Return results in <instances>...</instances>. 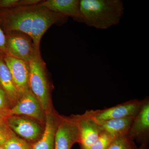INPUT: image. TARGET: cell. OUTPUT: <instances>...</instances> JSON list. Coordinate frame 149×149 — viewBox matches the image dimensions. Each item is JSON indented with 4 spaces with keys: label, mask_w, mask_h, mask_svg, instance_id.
<instances>
[{
    "label": "cell",
    "mask_w": 149,
    "mask_h": 149,
    "mask_svg": "<svg viewBox=\"0 0 149 149\" xmlns=\"http://www.w3.org/2000/svg\"><path fill=\"white\" fill-rule=\"evenodd\" d=\"M68 18L37 5L0 9V24L4 32L17 31L29 35L39 52L41 39L49 28L64 24Z\"/></svg>",
    "instance_id": "obj_1"
},
{
    "label": "cell",
    "mask_w": 149,
    "mask_h": 149,
    "mask_svg": "<svg viewBox=\"0 0 149 149\" xmlns=\"http://www.w3.org/2000/svg\"><path fill=\"white\" fill-rule=\"evenodd\" d=\"M6 121L17 136L31 143L38 141L44 132L45 125L27 116H9Z\"/></svg>",
    "instance_id": "obj_5"
},
{
    "label": "cell",
    "mask_w": 149,
    "mask_h": 149,
    "mask_svg": "<svg viewBox=\"0 0 149 149\" xmlns=\"http://www.w3.org/2000/svg\"><path fill=\"white\" fill-rule=\"evenodd\" d=\"M0 87L5 92L13 107L20 100L21 94L16 88L7 65L0 56Z\"/></svg>",
    "instance_id": "obj_14"
},
{
    "label": "cell",
    "mask_w": 149,
    "mask_h": 149,
    "mask_svg": "<svg viewBox=\"0 0 149 149\" xmlns=\"http://www.w3.org/2000/svg\"><path fill=\"white\" fill-rule=\"evenodd\" d=\"M106 149H138V148L127 135L113 139Z\"/></svg>",
    "instance_id": "obj_16"
},
{
    "label": "cell",
    "mask_w": 149,
    "mask_h": 149,
    "mask_svg": "<svg viewBox=\"0 0 149 149\" xmlns=\"http://www.w3.org/2000/svg\"><path fill=\"white\" fill-rule=\"evenodd\" d=\"M3 59L9 70L15 84L22 96L29 89V63L8 55L4 56Z\"/></svg>",
    "instance_id": "obj_11"
},
{
    "label": "cell",
    "mask_w": 149,
    "mask_h": 149,
    "mask_svg": "<svg viewBox=\"0 0 149 149\" xmlns=\"http://www.w3.org/2000/svg\"><path fill=\"white\" fill-rule=\"evenodd\" d=\"M80 9L83 23L105 29L120 22L124 8L121 0H81Z\"/></svg>",
    "instance_id": "obj_2"
},
{
    "label": "cell",
    "mask_w": 149,
    "mask_h": 149,
    "mask_svg": "<svg viewBox=\"0 0 149 149\" xmlns=\"http://www.w3.org/2000/svg\"><path fill=\"white\" fill-rule=\"evenodd\" d=\"M79 133L80 149H89L98 138L102 130L99 124L91 118L86 112L74 115Z\"/></svg>",
    "instance_id": "obj_10"
},
{
    "label": "cell",
    "mask_w": 149,
    "mask_h": 149,
    "mask_svg": "<svg viewBox=\"0 0 149 149\" xmlns=\"http://www.w3.org/2000/svg\"><path fill=\"white\" fill-rule=\"evenodd\" d=\"M143 100H130L102 109L91 110L86 113L98 124L107 120L135 116L141 108Z\"/></svg>",
    "instance_id": "obj_6"
},
{
    "label": "cell",
    "mask_w": 149,
    "mask_h": 149,
    "mask_svg": "<svg viewBox=\"0 0 149 149\" xmlns=\"http://www.w3.org/2000/svg\"><path fill=\"white\" fill-rule=\"evenodd\" d=\"M0 149H6L5 148H4V147L2 146H1L0 147Z\"/></svg>",
    "instance_id": "obj_25"
},
{
    "label": "cell",
    "mask_w": 149,
    "mask_h": 149,
    "mask_svg": "<svg viewBox=\"0 0 149 149\" xmlns=\"http://www.w3.org/2000/svg\"><path fill=\"white\" fill-rule=\"evenodd\" d=\"M79 133L74 115H58L55 136V149H71L79 143Z\"/></svg>",
    "instance_id": "obj_7"
},
{
    "label": "cell",
    "mask_w": 149,
    "mask_h": 149,
    "mask_svg": "<svg viewBox=\"0 0 149 149\" xmlns=\"http://www.w3.org/2000/svg\"><path fill=\"white\" fill-rule=\"evenodd\" d=\"M37 5L54 12L72 17L78 22H83L79 0H47L42 1Z\"/></svg>",
    "instance_id": "obj_12"
},
{
    "label": "cell",
    "mask_w": 149,
    "mask_h": 149,
    "mask_svg": "<svg viewBox=\"0 0 149 149\" xmlns=\"http://www.w3.org/2000/svg\"><path fill=\"white\" fill-rule=\"evenodd\" d=\"M6 55H7V52L6 35L0 24V56L3 57Z\"/></svg>",
    "instance_id": "obj_22"
},
{
    "label": "cell",
    "mask_w": 149,
    "mask_h": 149,
    "mask_svg": "<svg viewBox=\"0 0 149 149\" xmlns=\"http://www.w3.org/2000/svg\"><path fill=\"white\" fill-rule=\"evenodd\" d=\"M138 149H146V148L142 146H141L140 148H138Z\"/></svg>",
    "instance_id": "obj_24"
},
{
    "label": "cell",
    "mask_w": 149,
    "mask_h": 149,
    "mask_svg": "<svg viewBox=\"0 0 149 149\" xmlns=\"http://www.w3.org/2000/svg\"><path fill=\"white\" fill-rule=\"evenodd\" d=\"M114 139L108 133L102 131L89 149H106Z\"/></svg>",
    "instance_id": "obj_19"
},
{
    "label": "cell",
    "mask_w": 149,
    "mask_h": 149,
    "mask_svg": "<svg viewBox=\"0 0 149 149\" xmlns=\"http://www.w3.org/2000/svg\"><path fill=\"white\" fill-rule=\"evenodd\" d=\"M5 33L7 55L29 62L39 52L36 51L32 38L27 34L17 31Z\"/></svg>",
    "instance_id": "obj_4"
},
{
    "label": "cell",
    "mask_w": 149,
    "mask_h": 149,
    "mask_svg": "<svg viewBox=\"0 0 149 149\" xmlns=\"http://www.w3.org/2000/svg\"><path fill=\"white\" fill-rule=\"evenodd\" d=\"M143 101L141 108L134 117L128 135L146 149L149 139V98L147 97Z\"/></svg>",
    "instance_id": "obj_9"
},
{
    "label": "cell",
    "mask_w": 149,
    "mask_h": 149,
    "mask_svg": "<svg viewBox=\"0 0 149 149\" xmlns=\"http://www.w3.org/2000/svg\"><path fill=\"white\" fill-rule=\"evenodd\" d=\"M40 0H0V9H7L18 7L35 5Z\"/></svg>",
    "instance_id": "obj_17"
},
{
    "label": "cell",
    "mask_w": 149,
    "mask_h": 149,
    "mask_svg": "<svg viewBox=\"0 0 149 149\" xmlns=\"http://www.w3.org/2000/svg\"><path fill=\"white\" fill-rule=\"evenodd\" d=\"M7 117L5 116L2 113H0V124L6 120Z\"/></svg>",
    "instance_id": "obj_23"
},
{
    "label": "cell",
    "mask_w": 149,
    "mask_h": 149,
    "mask_svg": "<svg viewBox=\"0 0 149 149\" xmlns=\"http://www.w3.org/2000/svg\"><path fill=\"white\" fill-rule=\"evenodd\" d=\"M11 115L27 116L37 120L43 125L45 123L46 113L29 89L22 95L20 100L11 108L9 113Z\"/></svg>",
    "instance_id": "obj_8"
},
{
    "label": "cell",
    "mask_w": 149,
    "mask_h": 149,
    "mask_svg": "<svg viewBox=\"0 0 149 149\" xmlns=\"http://www.w3.org/2000/svg\"><path fill=\"white\" fill-rule=\"evenodd\" d=\"M58 115L54 109L46 114L42 135L37 142L30 143L32 149H55V136Z\"/></svg>",
    "instance_id": "obj_13"
},
{
    "label": "cell",
    "mask_w": 149,
    "mask_h": 149,
    "mask_svg": "<svg viewBox=\"0 0 149 149\" xmlns=\"http://www.w3.org/2000/svg\"><path fill=\"white\" fill-rule=\"evenodd\" d=\"M15 134L9 127L6 120L0 124V147L2 146Z\"/></svg>",
    "instance_id": "obj_20"
},
{
    "label": "cell",
    "mask_w": 149,
    "mask_h": 149,
    "mask_svg": "<svg viewBox=\"0 0 149 149\" xmlns=\"http://www.w3.org/2000/svg\"><path fill=\"white\" fill-rule=\"evenodd\" d=\"M3 146L6 149H32L30 143L16 135L7 141Z\"/></svg>",
    "instance_id": "obj_18"
},
{
    "label": "cell",
    "mask_w": 149,
    "mask_h": 149,
    "mask_svg": "<svg viewBox=\"0 0 149 149\" xmlns=\"http://www.w3.org/2000/svg\"><path fill=\"white\" fill-rule=\"evenodd\" d=\"M11 107L7 95L0 87V113L8 117Z\"/></svg>",
    "instance_id": "obj_21"
},
{
    "label": "cell",
    "mask_w": 149,
    "mask_h": 149,
    "mask_svg": "<svg viewBox=\"0 0 149 149\" xmlns=\"http://www.w3.org/2000/svg\"><path fill=\"white\" fill-rule=\"evenodd\" d=\"M135 116L112 119L99 123L102 131L114 139L128 135Z\"/></svg>",
    "instance_id": "obj_15"
},
{
    "label": "cell",
    "mask_w": 149,
    "mask_h": 149,
    "mask_svg": "<svg viewBox=\"0 0 149 149\" xmlns=\"http://www.w3.org/2000/svg\"><path fill=\"white\" fill-rule=\"evenodd\" d=\"M28 85L46 114L54 109L51 97V87L48 79L46 63L40 52H37L29 62Z\"/></svg>",
    "instance_id": "obj_3"
}]
</instances>
